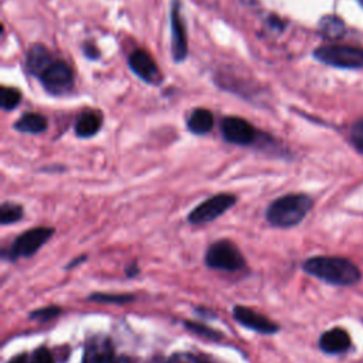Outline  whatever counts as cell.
Segmentation results:
<instances>
[{
  "label": "cell",
  "mask_w": 363,
  "mask_h": 363,
  "mask_svg": "<svg viewBox=\"0 0 363 363\" xmlns=\"http://www.w3.org/2000/svg\"><path fill=\"white\" fill-rule=\"evenodd\" d=\"M302 268L321 281L340 287L353 286L362 277L359 267L344 257H311L302 264Z\"/></svg>",
  "instance_id": "cell-1"
},
{
  "label": "cell",
  "mask_w": 363,
  "mask_h": 363,
  "mask_svg": "<svg viewBox=\"0 0 363 363\" xmlns=\"http://www.w3.org/2000/svg\"><path fill=\"white\" fill-rule=\"evenodd\" d=\"M14 129L22 134H32V135L42 134L47 129V119L40 114L29 112L16 121Z\"/></svg>",
  "instance_id": "cell-16"
},
{
  "label": "cell",
  "mask_w": 363,
  "mask_h": 363,
  "mask_svg": "<svg viewBox=\"0 0 363 363\" xmlns=\"http://www.w3.org/2000/svg\"><path fill=\"white\" fill-rule=\"evenodd\" d=\"M53 62L54 60L47 51V49H45L43 46H33L27 54L26 64L29 71L38 78Z\"/></svg>",
  "instance_id": "cell-15"
},
{
  "label": "cell",
  "mask_w": 363,
  "mask_h": 363,
  "mask_svg": "<svg viewBox=\"0 0 363 363\" xmlns=\"http://www.w3.org/2000/svg\"><path fill=\"white\" fill-rule=\"evenodd\" d=\"M103 125V119L97 112H84L77 119L74 131L78 138H91L97 135Z\"/></svg>",
  "instance_id": "cell-17"
},
{
  "label": "cell",
  "mask_w": 363,
  "mask_h": 363,
  "mask_svg": "<svg viewBox=\"0 0 363 363\" xmlns=\"http://www.w3.org/2000/svg\"><path fill=\"white\" fill-rule=\"evenodd\" d=\"M125 273L129 278H135L138 274H139V267H138V263L136 261H134V263H131L127 268H125Z\"/></svg>",
  "instance_id": "cell-27"
},
{
  "label": "cell",
  "mask_w": 363,
  "mask_h": 363,
  "mask_svg": "<svg viewBox=\"0 0 363 363\" xmlns=\"http://www.w3.org/2000/svg\"><path fill=\"white\" fill-rule=\"evenodd\" d=\"M205 263L212 270L234 273L246 267V258L230 240H218L208 249Z\"/></svg>",
  "instance_id": "cell-3"
},
{
  "label": "cell",
  "mask_w": 363,
  "mask_h": 363,
  "mask_svg": "<svg viewBox=\"0 0 363 363\" xmlns=\"http://www.w3.org/2000/svg\"><path fill=\"white\" fill-rule=\"evenodd\" d=\"M314 201L305 193H291L270 203L266 217L273 227L290 229L299 225L311 212Z\"/></svg>",
  "instance_id": "cell-2"
},
{
  "label": "cell",
  "mask_w": 363,
  "mask_h": 363,
  "mask_svg": "<svg viewBox=\"0 0 363 363\" xmlns=\"http://www.w3.org/2000/svg\"><path fill=\"white\" fill-rule=\"evenodd\" d=\"M30 363H54V358L47 347H38L33 352Z\"/></svg>",
  "instance_id": "cell-24"
},
{
  "label": "cell",
  "mask_w": 363,
  "mask_h": 363,
  "mask_svg": "<svg viewBox=\"0 0 363 363\" xmlns=\"http://www.w3.org/2000/svg\"><path fill=\"white\" fill-rule=\"evenodd\" d=\"M110 363H131V360L127 356H119V358H114Z\"/></svg>",
  "instance_id": "cell-30"
},
{
  "label": "cell",
  "mask_w": 363,
  "mask_h": 363,
  "mask_svg": "<svg viewBox=\"0 0 363 363\" xmlns=\"http://www.w3.org/2000/svg\"><path fill=\"white\" fill-rule=\"evenodd\" d=\"M88 301L98 302V304H112V305H125L135 301L132 294H105V292H92L88 295Z\"/></svg>",
  "instance_id": "cell-18"
},
{
  "label": "cell",
  "mask_w": 363,
  "mask_h": 363,
  "mask_svg": "<svg viewBox=\"0 0 363 363\" xmlns=\"http://www.w3.org/2000/svg\"><path fill=\"white\" fill-rule=\"evenodd\" d=\"M352 340L349 334L342 328H334L324 332L319 338V348L328 355H339L349 351Z\"/></svg>",
  "instance_id": "cell-12"
},
{
  "label": "cell",
  "mask_w": 363,
  "mask_h": 363,
  "mask_svg": "<svg viewBox=\"0 0 363 363\" xmlns=\"http://www.w3.org/2000/svg\"><path fill=\"white\" fill-rule=\"evenodd\" d=\"M23 217H25V209L20 205L12 203V201H5V203L0 206V223L3 226L14 225Z\"/></svg>",
  "instance_id": "cell-19"
},
{
  "label": "cell",
  "mask_w": 363,
  "mask_h": 363,
  "mask_svg": "<svg viewBox=\"0 0 363 363\" xmlns=\"http://www.w3.org/2000/svg\"><path fill=\"white\" fill-rule=\"evenodd\" d=\"M114 359V347L105 336H94L87 342L83 363H110Z\"/></svg>",
  "instance_id": "cell-13"
},
{
  "label": "cell",
  "mask_w": 363,
  "mask_h": 363,
  "mask_svg": "<svg viewBox=\"0 0 363 363\" xmlns=\"http://www.w3.org/2000/svg\"><path fill=\"white\" fill-rule=\"evenodd\" d=\"M9 363H30L29 362V358H27V355L26 353H23V355H18V356H16V358H13Z\"/></svg>",
  "instance_id": "cell-29"
},
{
  "label": "cell",
  "mask_w": 363,
  "mask_h": 363,
  "mask_svg": "<svg viewBox=\"0 0 363 363\" xmlns=\"http://www.w3.org/2000/svg\"><path fill=\"white\" fill-rule=\"evenodd\" d=\"M128 64L131 70L140 78L144 79L145 83L149 84H156L160 82V74L156 63L153 62V58L144 50H135L128 60Z\"/></svg>",
  "instance_id": "cell-11"
},
{
  "label": "cell",
  "mask_w": 363,
  "mask_h": 363,
  "mask_svg": "<svg viewBox=\"0 0 363 363\" xmlns=\"http://www.w3.org/2000/svg\"><path fill=\"white\" fill-rule=\"evenodd\" d=\"M321 63L339 68H363V49L352 46H322L314 51Z\"/></svg>",
  "instance_id": "cell-5"
},
{
  "label": "cell",
  "mask_w": 363,
  "mask_h": 363,
  "mask_svg": "<svg viewBox=\"0 0 363 363\" xmlns=\"http://www.w3.org/2000/svg\"><path fill=\"white\" fill-rule=\"evenodd\" d=\"M171 30H172V55L176 63H182L188 55V37L184 18L179 13V3L175 2L171 12Z\"/></svg>",
  "instance_id": "cell-10"
},
{
  "label": "cell",
  "mask_w": 363,
  "mask_h": 363,
  "mask_svg": "<svg viewBox=\"0 0 363 363\" xmlns=\"http://www.w3.org/2000/svg\"><path fill=\"white\" fill-rule=\"evenodd\" d=\"M168 363H203L196 355L189 352H179L169 358Z\"/></svg>",
  "instance_id": "cell-25"
},
{
  "label": "cell",
  "mask_w": 363,
  "mask_h": 363,
  "mask_svg": "<svg viewBox=\"0 0 363 363\" xmlns=\"http://www.w3.org/2000/svg\"><path fill=\"white\" fill-rule=\"evenodd\" d=\"M221 134L230 144L247 147L254 142L255 129L249 121L238 116H227L221 123Z\"/></svg>",
  "instance_id": "cell-9"
},
{
  "label": "cell",
  "mask_w": 363,
  "mask_h": 363,
  "mask_svg": "<svg viewBox=\"0 0 363 363\" xmlns=\"http://www.w3.org/2000/svg\"><path fill=\"white\" fill-rule=\"evenodd\" d=\"M214 118L209 110L196 108L188 118V128L195 135H206L213 129Z\"/></svg>",
  "instance_id": "cell-14"
},
{
  "label": "cell",
  "mask_w": 363,
  "mask_h": 363,
  "mask_svg": "<svg viewBox=\"0 0 363 363\" xmlns=\"http://www.w3.org/2000/svg\"><path fill=\"white\" fill-rule=\"evenodd\" d=\"M84 53L88 58H98V55H99V51L94 46H90V45H87L84 47Z\"/></svg>",
  "instance_id": "cell-28"
},
{
  "label": "cell",
  "mask_w": 363,
  "mask_h": 363,
  "mask_svg": "<svg viewBox=\"0 0 363 363\" xmlns=\"http://www.w3.org/2000/svg\"><path fill=\"white\" fill-rule=\"evenodd\" d=\"M60 314H62V308L57 305H50V307H43V308L32 311L29 318L37 322H42V324H46V322L57 318Z\"/></svg>",
  "instance_id": "cell-21"
},
{
  "label": "cell",
  "mask_w": 363,
  "mask_h": 363,
  "mask_svg": "<svg viewBox=\"0 0 363 363\" xmlns=\"http://www.w3.org/2000/svg\"><path fill=\"white\" fill-rule=\"evenodd\" d=\"M351 140L356 151L363 153V119L356 121L351 129Z\"/></svg>",
  "instance_id": "cell-23"
},
{
  "label": "cell",
  "mask_w": 363,
  "mask_h": 363,
  "mask_svg": "<svg viewBox=\"0 0 363 363\" xmlns=\"http://www.w3.org/2000/svg\"><path fill=\"white\" fill-rule=\"evenodd\" d=\"M38 79L50 94L62 95L73 88L74 74L67 63L62 60H54Z\"/></svg>",
  "instance_id": "cell-7"
},
{
  "label": "cell",
  "mask_w": 363,
  "mask_h": 363,
  "mask_svg": "<svg viewBox=\"0 0 363 363\" xmlns=\"http://www.w3.org/2000/svg\"><path fill=\"white\" fill-rule=\"evenodd\" d=\"M54 229L51 227H33L20 234L9 250V260L27 258L34 255L53 237Z\"/></svg>",
  "instance_id": "cell-6"
},
{
  "label": "cell",
  "mask_w": 363,
  "mask_h": 363,
  "mask_svg": "<svg viewBox=\"0 0 363 363\" xmlns=\"http://www.w3.org/2000/svg\"><path fill=\"white\" fill-rule=\"evenodd\" d=\"M237 203V197L231 193H218L201 201L188 216L190 225H208L227 213Z\"/></svg>",
  "instance_id": "cell-4"
},
{
  "label": "cell",
  "mask_w": 363,
  "mask_h": 363,
  "mask_svg": "<svg viewBox=\"0 0 363 363\" xmlns=\"http://www.w3.org/2000/svg\"><path fill=\"white\" fill-rule=\"evenodd\" d=\"M20 101H22V94H20L16 88H2V108L5 111H12L18 107Z\"/></svg>",
  "instance_id": "cell-22"
},
{
  "label": "cell",
  "mask_w": 363,
  "mask_h": 363,
  "mask_svg": "<svg viewBox=\"0 0 363 363\" xmlns=\"http://www.w3.org/2000/svg\"><path fill=\"white\" fill-rule=\"evenodd\" d=\"M233 318L241 327H245L260 335H274L279 331V327L274 321L268 319L263 314H258L257 311L249 307L236 305L233 308Z\"/></svg>",
  "instance_id": "cell-8"
},
{
  "label": "cell",
  "mask_w": 363,
  "mask_h": 363,
  "mask_svg": "<svg viewBox=\"0 0 363 363\" xmlns=\"http://www.w3.org/2000/svg\"><path fill=\"white\" fill-rule=\"evenodd\" d=\"M84 261H87V255H79V257H75L73 261H71V263H68L67 264V270H73V268H75L77 266H82L83 263H84Z\"/></svg>",
  "instance_id": "cell-26"
},
{
  "label": "cell",
  "mask_w": 363,
  "mask_h": 363,
  "mask_svg": "<svg viewBox=\"0 0 363 363\" xmlns=\"http://www.w3.org/2000/svg\"><path fill=\"white\" fill-rule=\"evenodd\" d=\"M185 328L197 335V336H201L205 339H209V340H214V342H218L223 339V334L210 328L209 325L206 324H201V322H195V321H185Z\"/></svg>",
  "instance_id": "cell-20"
}]
</instances>
